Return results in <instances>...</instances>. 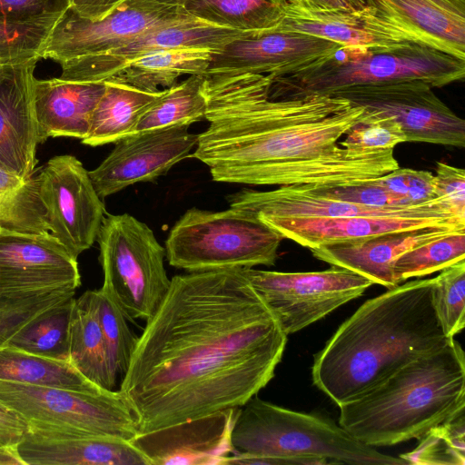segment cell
Instances as JSON below:
<instances>
[{
	"mask_svg": "<svg viewBox=\"0 0 465 465\" xmlns=\"http://www.w3.org/2000/svg\"><path fill=\"white\" fill-rule=\"evenodd\" d=\"M145 322L119 389L138 433L242 406L287 342L242 268L173 276Z\"/></svg>",
	"mask_w": 465,
	"mask_h": 465,
	"instance_id": "6da1fadb",
	"label": "cell"
},
{
	"mask_svg": "<svg viewBox=\"0 0 465 465\" xmlns=\"http://www.w3.org/2000/svg\"><path fill=\"white\" fill-rule=\"evenodd\" d=\"M272 74H205L208 128L193 157L213 180L247 185H341L397 168L394 149L344 148L366 108L335 95L271 98Z\"/></svg>",
	"mask_w": 465,
	"mask_h": 465,
	"instance_id": "7a4b0ae2",
	"label": "cell"
},
{
	"mask_svg": "<svg viewBox=\"0 0 465 465\" xmlns=\"http://www.w3.org/2000/svg\"><path fill=\"white\" fill-rule=\"evenodd\" d=\"M433 288L434 278L414 280L366 301L314 355V385L340 407L447 345Z\"/></svg>",
	"mask_w": 465,
	"mask_h": 465,
	"instance_id": "3957f363",
	"label": "cell"
},
{
	"mask_svg": "<svg viewBox=\"0 0 465 465\" xmlns=\"http://www.w3.org/2000/svg\"><path fill=\"white\" fill-rule=\"evenodd\" d=\"M465 409V355L452 339L340 406L339 424L376 448L420 439Z\"/></svg>",
	"mask_w": 465,
	"mask_h": 465,
	"instance_id": "277c9868",
	"label": "cell"
},
{
	"mask_svg": "<svg viewBox=\"0 0 465 465\" xmlns=\"http://www.w3.org/2000/svg\"><path fill=\"white\" fill-rule=\"evenodd\" d=\"M231 440L236 452L281 459L287 465H407L401 457L359 441L329 418L288 410L257 395L238 408Z\"/></svg>",
	"mask_w": 465,
	"mask_h": 465,
	"instance_id": "5b68a950",
	"label": "cell"
},
{
	"mask_svg": "<svg viewBox=\"0 0 465 465\" xmlns=\"http://www.w3.org/2000/svg\"><path fill=\"white\" fill-rule=\"evenodd\" d=\"M465 60L423 44L394 50L340 46L334 53L302 70L272 76L271 98L312 94L333 95L352 86L421 80L434 87L462 81Z\"/></svg>",
	"mask_w": 465,
	"mask_h": 465,
	"instance_id": "8992f818",
	"label": "cell"
},
{
	"mask_svg": "<svg viewBox=\"0 0 465 465\" xmlns=\"http://www.w3.org/2000/svg\"><path fill=\"white\" fill-rule=\"evenodd\" d=\"M282 239L246 211L193 207L171 229L165 257L170 265L187 272L272 266Z\"/></svg>",
	"mask_w": 465,
	"mask_h": 465,
	"instance_id": "52a82bcc",
	"label": "cell"
},
{
	"mask_svg": "<svg viewBox=\"0 0 465 465\" xmlns=\"http://www.w3.org/2000/svg\"><path fill=\"white\" fill-rule=\"evenodd\" d=\"M96 240L104 273L101 289L128 321L148 320L171 284L164 247L144 223L129 213L105 215Z\"/></svg>",
	"mask_w": 465,
	"mask_h": 465,
	"instance_id": "ba28073f",
	"label": "cell"
},
{
	"mask_svg": "<svg viewBox=\"0 0 465 465\" xmlns=\"http://www.w3.org/2000/svg\"><path fill=\"white\" fill-rule=\"evenodd\" d=\"M0 401L29 424L27 436H103L131 440L135 417L119 391H77L0 380Z\"/></svg>",
	"mask_w": 465,
	"mask_h": 465,
	"instance_id": "9c48e42d",
	"label": "cell"
},
{
	"mask_svg": "<svg viewBox=\"0 0 465 465\" xmlns=\"http://www.w3.org/2000/svg\"><path fill=\"white\" fill-rule=\"evenodd\" d=\"M242 270L287 336L360 297L373 284L337 266L307 272Z\"/></svg>",
	"mask_w": 465,
	"mask_h": 465,
	"instance_id": "30bf717a",
	"label": "cell"
},
{
	"mask_svg": "<svg viewBox=\"0 0 465 465\" xmlns=\"http://www.w3.org/2000/svg\"><path fill=\"white\" fill-rule=\"evenodd\" d=\"M190 17L193 15L183 8L162 5L151 0H127L99 21L83 18L69 7L54 25L43 58L60 64L104 54L155 28Z\"/></svg>",
	"mask_w": 465,
	"mask_h": 465,
	"instance_id": "8fae6325",
	"label": "cell"
},
{
	"mask_svg": "<svg viewBox=\"0 0 465 465\" xmlns=\"http://www.w3.org/2000/svg\"><path fill=\"white\" fill-rule=\"evenodd\" d=\"M257 218L283 239L292 240L309 249L422 228L465 229V214L458 212L440 197L411 205L401 212L388 215Z\"/></svg>",
	"mask_w": 465,
	"mask_h": 465,
	"instance_id": "7c38bea8",
	"label": "cell"
},
{
	"mask_svg": "<svg viewBox=\"0 0 465 465\" xmlns=\"http://www.w3.org/2000/svg\"><path fill=\"white\" fill-rule=\"evenodd\" d=\"M49 232L77 259L97 238L105 216L88 171L74 156L51 158L37 174Z\"/></svg>",
	"mask_w": 465,
	"mask_h": 465,
	"instance_id": "4fadbf2b",
	"label": "cell"
},
{
	"mask_svg": "<svg viewBox=\"0 0 465 465\" xmlns=\"http://www.w3.org/2000/svg\"><path fill=\"white\" fill-rule=\"evenodd\" d=\"M421 80H404L342 89L333 95L367 110L394 116L406 142L463 148L465 121L448 107Z\"/></svg>",
	"mask_w": 465,
	"mask_h": 465,
	"instance_id": "5bb4252c",
	"label": "cell"
},
{
	"mask_svg": "<svg viewBox=\"0 0 465 465\" xmlns=\"http://www.w3.org/2000/svg\"><path fill=\"white\" fill-rule=\"evenodd\" d=\"M176 124L137 132L114 143V148L89 176L101 199L140 182L155 181L186 158L198 134Z\"/></svg>",
	"mask_w": 465,
	"mask_h": 465,
	"instance_id": "9a60e30c",
	"label": "cell"
},
{
	"mask_svg": "<svg viewBox=\"0 0 465 465\" xmlns=\"http://www.w3.org/2000/svg\"><path fill=\"white\" fill-rule=\"evenodd\" d=\"M254 34L219 26L193 16L155 28L107 53L64 61L60 63V78L104 82L131 60L151 52L188 48L220 52L230 43Z\"/></svg>",
	"mask_w": 465,
	"mask_h": 465,
	"instance_id": "2e32d148",
	"label": "cell"
},
{
	"mask_svg": "<svg viewBox=\"0 0 465 465\" xmlns=\"http://www.w3.org/2000/svg\"><path fill=\"white\" fill-rule=\"evenodd\" d=\"M80 285L77 259L49 232L0 226V292L76 290Z\"/></svg>",
	"mask_w": 465,
	"mask_h": 465,
	"instance_id": "e0dca14e",
	"label": "cell"
},
{
	"mask_svg": "<svg viewBox=\"0 0 465 465\" xmlns=\"http://www.w3.org/2000/svg\"><path fill=\"white\" fill-rule=\"evenodd\" d=\"M341 45L313 35L271 30L235 40L213 54L205 74H290L334 53Z\"/></svg>",
	"mask_w": 465,
	"mask_h": 465,
	"instance_id": "ac0fdd59",
	"label": "cell"
},
{
	"mask_svg": "<svg viewBox=\"0 0 465 465\" xmlns=\"http://www.w3.org/2000/svg\"><path fill=\"white\" fill-rule=\"evenodd\" d=\"M238 408L136 434L130 441L149 465H223L234 452L231 435Z\"/></svg>",
	"mask_w": 465,
	"mask_h": 465,
	"instance_id": "d6986e66",
	"label": "cell"
},
{
	"mask_svg": "<svg viewBox=\"0 0 465 465\" xmlns=\"http://www.w3.org/2000/svg\"><path fill=\"white\" fill-rule=\"evenodd\" d=\"M274 29L313 35L341 46L373 50L389 51L422 44L369 5L353 11H311L285 5L284 17Z\"/></svg>",
	"mask_w": 465,
	"mask_h": 465,
	"instance_id": "ffe728a7",
	"label": "cell"
},
{
	"mask_svg": "<svg viewBox=\"0 0 465 465\" xmlns=\"http://www.w3.org/2000/svg\"><path fill=\"white\" fill-rule=\"evenodd\" d=\"M37 61L3 65L0 74V167L22 177L35 174L37 163L33 99Z\"/></svg>",
	"mask_w": 465,
	"mask_h": 465,
	"instance_id": "44dd1931",
	"label": "cell"
},
{
	"mask_svg": "<svg viewBox=\"0 0 465 465\" xmlns=\"http://www.w3.org/2000/svg\"><path fill=\"white\" fill-rule=\"evenodd\" d=\"M460 230L465 229L422 228L326 244L310 250L320 261L352 271L369 279L373 284L391 289L399 284L394 277L393 266L400 255L415 246Z\"/></svg>",
	"mask_w": 465,
	"mask_h": 465,
	"instance_id": "7402d4cb",
	"label": "cell"
},
{
	"mask_svg": "<svg viewBox=\"0 0 465 465\" xmlns=\"http://www.w3.org/2000/svg\"><path fill=\"white\" fill-rule=\"evenodd\" d=\"M104 89V82L35 77L33 99L39 143L50 137L85 138L93 111Z\"/></svg>",
	"mask_w": 465,
	"mask_h": 465,
	"instance_id": "603a6c76",
	"label": "cell"
},
{
	"mask_svg": "<svg viewBox=\"0 0 465 465\" xmlns=\"http://www.w3.org/2000/svg\"><path fill=\"white\" fill-rule=\"evenodd\" d=\"M422 44L465 60V0H366Z\"/></svg>",
	"mask_w": 465,
	"mask_h": 465,
	"instance_id": "cb8c5ba5",
	"label": "cell"
},
{
	"mask_svg": "<svg viewBox=\"0 0 465 465\" xmlns=\"http://www.w3.org/2000/svg\"><path fill=\"white\" fill-rule=\"evenodd\" d=\"M23 465H149L130 440L103 436H26L15 447Z\"/></svg>",
	"mask_w": 465,
	"mask_h": 465,
	"instance_id": "d4e9b609",
	"label": "cell"
},
{
	"mask_svg": "<svg viewBox=\"0 0 465 465\" xmlns=\"http://www.w3.org/2000/svg\"><path fill=\"white\" fill-rule=\"evenodd\" d=\"M214 53L195 48L151 52L131 60L105 81L158 92L174 85L183 75L205 74Z\"/></svg>",
	"mask_w": 465,
	"mask_h": 465,
	"instance_id": "484cf974",
	"label": "cell"
},
{
	"mask_svg": "<svg viewBox=\"0 0 465 465\" xmlns=\"http://www.w3.org/2000/svg\"><path fill=\"white\" fill-rule=\"evenodd\" d=\"M68 361L86 379L113 390L104 337L98 319L94 290L74 298L68 326Z\"/></svg>",
	"mask_w": 465,
	"mask_h": 465,
	"instance_id": "4316f807",
	"label": "cell"
},
{
	"mask_svg": "<svg viewBox=\"0 0 465 465\" xmlns=\"http://www.w3.org/2000/svg\"><path fill=\"white\" fill-rule=\"evenodd\" d=\"M104 84L91 116L89 132L82 140L89 146L114 143L133 134L143 114L163 92H145L113 81Z\"/></svg>",
	"mask_w": 465,
	"mask_h": 465,
	"instance_id": "83f0119b",
	"label": "cell"
},
{
	"mask_svg": "<svg viewBox=\"0 0 465 465\" xmlns=\"http://www.w3.org/2000/svg\"><path fill=\"white\" fill-rule=\"evenodd\" d=\"M0 380L77 391L94 392L104 389L86 379L68 361L29 353L7 345L0 348Z\"/></svg>",
	"mask_w": 465,
	"mask_h": 465,
	"instance_id": "f1b7e54d",
	"label": "cell"
},
{
	"mask_svg": "<svg viewBox=\"0 0 465 465\" xmlns=\"http://www.w3.org/2000/svg\"><path fill=\"white\" fill-rule=\"evenodd\" d=\"M284 5V0H190L183 9L219 26L261 34L282 23Z\"/></svg>",
	"mask_w": 465,
	"mask_h": 465,
	"instance_id": "f546056e",
	"label": "cell"
},
{
	"mask_svg": "<svg viewBox=\"0 0 465 465\" xmlns=\"http://www.w3.org/2000/svg\"><path fill=\"white\" fill-rule=\"evenodd\" d=\"M205 74L189 75L163 89L162 95L143 114L134 133L176 124H191L205 119L207 102L203 92Z\"/></svg>",
	"mask_w": 465,
	"mask_h": 465,
	"instance_id": "4dcf8cb0",
	"label": "cell"
},
{
	"mask_svg": "<svg viewBox=\"0 0 465 465\" xmlns=\"http://www.w3.org/2000/svg\"><path fill=\"white\" fill-rule=\"evenodd\" d=\"M0 226L27 232H49L37 174L22 177L0 167Z\"/></svg>",
	"mask_w": 465,
	"mask_h": 465,
	"instance_id": "1f68e13d",
	"label": "cell"
},
{
	"mask_svg": "<svg viewBox=\"0 0 465 465\" xmlns=\"http://www.w3.org/2000/svg\"><path fill=\"white\" fill-rule=\"evenodd\" d=\"M73 300L51 308L28 322L6 345L29 353L68 361V326Z\"/></svg>",
	"mask_w": 465,
	"mask_h": 465,
	"instance_id": "d6a6232c",
	"label": "cell"
},
{
	"mask_svg": "<svg viewBox=\"0 0 465 465\" xmlns=\"http://www.w3.org/2000/svg\"><path fill=\"white\" fill-rule=\"evenodd\" d=\"M461 260H465V230L448 232L406 251L395 261L393 273L400 284L440 272Z\"/></svg>",
	"mask_w": 465,
	"mask_h": 465,
	"instance_id": "836d02e7",
	"label": "cell"
},
{
	"mask_svg": "<svg viewBox=\"0 0 465 465\" xmlns=\"http://www.w3.org/2000/svg\"><path fill=\"white\" fill-rule=\"evenodd\" d=\"M74 293L75 289L70 287L0 292V348L28 322L74 298Z\"/></svg>",
	"mask_w": 465,
	"mask_h": 465,
	"instance_id": "e575fe53",
	"label": "cell"
},
{
	"mask_svg": "<svg viewBox=\"0 0 465 465\" xmlns=\"http://www.w3.org/2000/svg\"><path fill=\"white\" fill-rule=\"evenodd\" d=\"M418 440L413 450L400 456L407 464L464 465V410L430 429Z\"/></svg>",
	"mask_w": 465,
	"mask_h": 465,
	"instance_id": "d590c367",
	"label": "cell"
},
{
	"mask_svg": "<svg viewBox=\"0 0 465 465\" xmlns=\"http://www.w3.org/2000/svg\"><path fill=\"white\" fill-rule=\"evenodd\" d=\"M98 319L104 337L113 381L125 373L138 336L129 328L127 319L115 302L100 288L94 290Z\"/></svg>",
	"mask_w": 465,
	"mask_h": 465,
	"instance_id": "8d00e7d4",
	"label": "cell"
},
{
	"mask_svg": "<svg viewBox=\"0 0 465 465\" xmlns=\"http://www.w3.org/2000/svg\"><path fill=\"white\" fill-rule=\"evenodd\" d=\"M433 305L448 338L465 326V260L443 270L434 278Z\"/></svg>",
	"mask_w": 465,
	"mask_h": 465,
	"instance_id": "74e56055",
	"label": "cell"
},
{
	"mask_svg": "<svg viewBox=\"0 0 465 465\" xmlns=\"http://www.w3.org/2000/svg\"><path fill=\"white\" fill-rule=\"evenodd\" d=\"M344 136L339 142V145L344 148L394 149L406 142L401 125L394 116L367 109L362 118Z\"/></svg>",
	"mask_w": 465,
	"mask_h": 465,
	"instance_id": "f35d334b",
	"label": "cell"
},
{
	"mask_svg": "<svg viewBox=\"0 0 465 465\" xmlns=\"http://www.w3.org/2000/svg\"><path fill=\"white\" fill-rule=\"evenodd\" d=\"M54 25H8L0 23V65L43 58Z\"/></svg>",
	"mask_w": 465,
	"mask_h": 465,
	"instance_id": "ab89813d",
	"label": "cell"
},
{
	"mask_svg": "<svg viewBox=\"0 0 465 465\" xmlns=\"http://www.w3.org/2000/svg\"><path fill=\"white\" fill-rule=\"evenodd\" d=\"M70 7V0H0V23L54 25Z\"/></svg>",
	"mask_w": 465,
	"mask_h": 465,
	"instance_id": "60d3db41",
	"label": "cell"
},
{
	"mask_svg": "<svg viewBox=\"0 0 465 465\" xmlns=\"http://www.w3.org/2000/svg\"><path fill=\"white\" fill-rule=\"evenodd\" d=\"M323 196L352 203L374 207H401L411 205L406 199L376 184L371 180L341 185H312Z\"/></svg>",
	"mask_w": 465,
	"mask_h": 465,
	"instance_id": "b9f144b4",
	"label": "cell"
},
{
	"mask_svg": "<svg viewBox=\"0 0 465 465\" xmlns=\"http://www.w3.org/2000/svg\"><path fill=\"white\" fill-rule=\"evenodd\" d=\"M376 184L417 204L436 198L434 175L429 171L397 168L372 179Z\"/></svg>",
	"mask_w": 465,
	"mask_h": 465,
	"instance_id": "7bdbcfd3",
	"label": "cell"
},
{
	"mask_svg": "<svg viewBox=\"0 0 465 465\" xmlns=\"http://www.w3.org/2000/svg\"><path fill=\"white\" fill-rule=\"evenodd\" d=\"M436 197L446 200L458 212L465 214V170L439 162L434 175Z\"/></svg>",
	"mask_w": 465,
	"mask_h": 465,
	"instance_id": "ee69618b",
	"label": "cell"
},
{
	"mask_svg": "<svg viewBox=\"0 0 465 465\" xmlns=\"http://www.w3.org/2000/svg\"><path fill=\"white\" fill-rule=\"evenodd\" d=\"M29 430L26 420L0 401V444L15 448Z\"/></svg>",
	"mask_w": 465,
	"mask_h": 465,
	"instance_id": "f6af8a7d",
	"label": "cell"
},
{
	"mask_svg": "<svg viewBox=\"0 0 465 465\" xmlns=\"http://www.w3.org/2000/svg\"><path fill=\"white\" fill-rule=\"evenodd\" d=\"M127 0H70V8L90 21H99Z\"/></svg>",
	"mask_w": 465,
	"mask_h": 465,
	"instance_id": "bcb514c9",
	"label": "cell"
},
{
	"mask_svg": "<svg viewBox=\"0 0 465 465\" xmlns=\"http://www.w3.org/2000/svg\"><path fill=\"white\" fill-rule=\"evenodd\" d=\"M284 3L311 11H353L367 5L366 0H284Z\"/></svg>",
	"mask_w": 465,
	"mask_h": 465,
	"instance_id": "7dc6e473",
	"label": "cell"
},
{
	"mask_svg": "<svg viewBox=\"0 0 465 465\" xmlns=\"http://www.w3.org/2000/svg\"><path fill=\"white\" fill-rule=\"evenodd\" d=\"M0 465H23L15 448L0 444Z\"/></svg>",
	"mask_w": 465,
	"mask_h": 465,
	"instance_id": "c3c4849f",
	"label": "cell"
},
{
	"mask_svg": "<svg viewBox=\"0 0 465 465\" xmlns=\"http://www.w3.org/2000/svg\"><path fill=\"white\" fill-rule=\"evenodd\" d=\"M156 4L170 7L183 8L190 0H151Z\"/></svg>",
	"mask_w": 465,
	"mask_h": 465,
	"instance_id": "681fc988",
	"label": "cell"
},
{
	"mask_svg": "<svg viewBox=\"0 0 465 465\" xmlns=\"http://www.w3.org/2000/svg\"><path fill=\"white\" fill-rule=\"evenodd\" d=\"M2 67H3V65H0V74H1V71H2Z\"/></svg>",
	"mask_w": 465,
	"mask_h": 465,
	"instance_id": "f907efd6",
	"label": "cell"
}]
</instances>
